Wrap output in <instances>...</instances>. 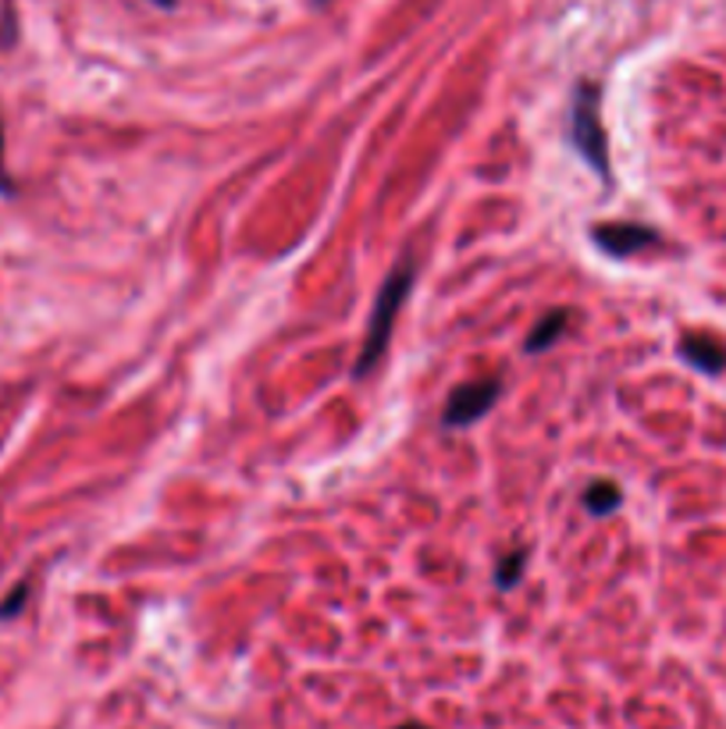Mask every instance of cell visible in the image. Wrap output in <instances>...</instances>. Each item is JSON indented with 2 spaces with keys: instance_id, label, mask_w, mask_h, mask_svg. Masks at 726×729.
I'll list each match as a JSON object with an SVG mask.
<instances>
[{
  "instance_id": "cell-1",
  "label": "cell",
  "mask_w": 726,
  "mask_h": 729,
  "mask_svg": "<svg viewBox=\"0 0 726 729\" xmlns=\"http://www.w3.org/2000/svg\"><path fill=\"white\" fill-rule=\"evenodd\" d=\"M413 278H416V264L403 260L385 278V285H381L377 299H374V309H371L367 338H363V349H360V359H356V374H371L374 363L385 356L389 342H392V327L399 321V309H403V303L410 296Z\"/></svg>"
},
{
  "instance_id": "cell-2",
  "label": "cell",
  "mask_w": 726,
  "mask_h": 729,
  "mask_svg": "<svg viewBox=\"0 0 726 729\" xmlns=\"http://www.w3.org/2000/svg\"><path fill=\"white\" fill-rule=\"evenodd\" d=\"M570 139L577 154L588 160L595 175L609 178V142H606V125H602V89L598 82L585 79L573 89L570 100Z\"/></svg>"
},
{
  "instance_id": "cell-3",
  "label": "cell",
  "mask_w": 726,
  "mask_h": 729,
  "mask_svg": "<svg viewBox=\"0 0 726 729\" xmlns=\"http://www.w3.org/2000/svg\"><path fill=\"white\" fill-rule=\"evenodd\" d=\"M499 395H502V381L499 377L467 381V385L452 388L449 403L442 410V424L445 427H470V424H478L481 416L499 403Z\"/></svg>"
},
{
  "instance_id": "cell-4",
  "label": "cell",
  "mask_w": 726,
  "mask_h": 729,
  "mask_svg": "<svg viewBox=\"0 0 726 729\" xmlns=\"http://www.w3.org/2000/svg\"><path fill=\"white\" fill-rule=\"evenodd\" d=\"M591 243L602 253H609V257H634L645 246H656L659 231L638 221H602L591 228Z\"/></svg>"
},
{
  "instance_id": "cell-5",
  "label": "cell",
  "mask_w": 726,
  "mask_h": 729,
  "mask_svg": "<svg viewBox=\"0 0 726 729\" xmlns=\"http://www.w3.org/2000/svg\"><path fill=\"white\" fill-rule=\"evenodd\" d=\"M680 356L702 374H723L726 371V345L716 335H684Z\"/></svg>"
},
{
  "instance_id": "cell-6",
  "label": "cell",
  "mask_w": 726,
  "mask_h": 729,
  "mask_svg": "<svg viewBox=\"0 0 726 729\" xmlns=\"http://www.w3.org/2000/svg\"><path fill=\"white\" fill-rule=\"evenodd\" d=\"M567 324H570V314H567V309H552V314H544V317L534 324L531 338H528V353H544V349H552V345L562 338V332H567Z\"/></svg>"
},
{
  "instance_id": "cell-7",
  "label": "cell",
  "mask_w": 726,
  "mask_h": 729,
  "mask_svg": "<svg viewBox=\"0 0 726 729\" xmlns=\"http://www.w3.org/2000/svg\"><path fill=\"white\" fill-rule=\"evenodd\" d=\"M585 509L591 516H609V513H616L620 509V502H624V495H620V487L616 484H609V481H595L588 491H585Z\"/></svg>"
},
{
  "instance_id": "cell-8",
  "label": "cell",
  "mask_w": 726,
  "mask_h": 729,
  "mask_svg": "<svg viewBox=\"0 0 726 729\" xmlns=\"http://www.w3.org/2000/svg\"><path fill=\"white\" fill-rule=\"evenodd\" d=\"M523 562H528V549H517V552L506 555L499 562V570H496V588H502V591L517 588L520 577H523Z\"/></svg>"
},
{
  "instance_id": "cell-9",
  "label": "cell",
  "mask_w": 726,
  "mask_h": 729,
  "mask_svg": "<svg viewBox=\"0 0 726 729\" xmlns=\"http://www.w3.org/2000/svg\"><path fill=\"white\" fill-rule=\"evenodd\" d=\"M22 605H26V583H22V588H14V591H11V601H4V605H0V619L14 615Z\"/></svg>"
},
{
  "instance_id": "cell-10",
  "label": "cell",
  "mask_w": 726,
  "mask_h": 729,
  "mask_svg": "<svg viewBox=\"0 0 726 729\" xmlns=\"http://www.w3.org/2000/svg\"><path fill=\"white\" fill-rule=\"evenodd\" d=\"M0 193H11V181L4 175V125H0Z\"/></svg>"
},
{
  "instance_id": "cell-11",
  "label": "cell",
  "mask_w": 726,
  "mask_h": 729,
  "mask_svg": "<svg viewBox=\"0 0 726 729\" xmlns=\"http://www.w3.org/2000/svg\"><path fill=\"white\" fill-rule=\"evenodd\" d=\"M150 4H157V8H175V0H150Z\"/></svg>"
},
{
  "instance_id": "cell-12",
  "label": "cell",
  "mask_w": 726,
  "mask_h": 729,
  "mask_svg": "<svg viewBox=\"0 0 726 729\" xmlns=\"http://www.w3.org/2000/svg\"><path fill=\"white\" fill-rule=\"evenodd\" d=\"M399 729H424L421 722H406V726H399Z\"/></svg>"
}]
</instances>
